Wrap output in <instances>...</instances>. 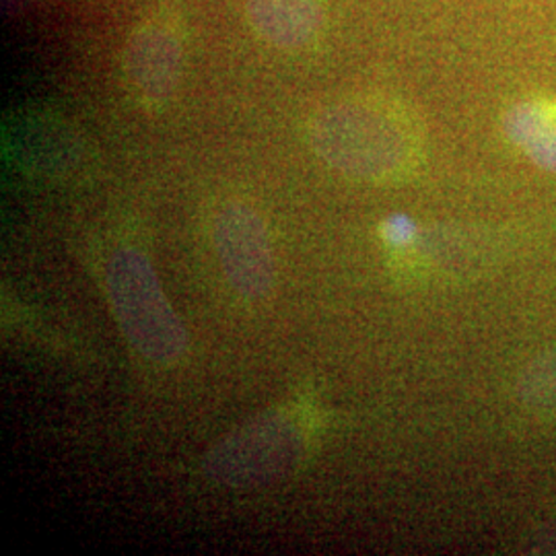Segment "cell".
Here are the masks:
<instances>
[{
  "label": "cell",
  "mask_w": 556,
  "mask_h": 556,
  "mask_svg": "<svg viewBox=\"0 0 556 556\" xmlns=\"http://www.w3.org/2000/svg\"><path fill=\"white\" fill-rule=\"evenodd\" d=\"M223 275L239 298L262 301L277 282V260L264 220L245 202H225L211 223Z\"/></svg>",
  "instance_id": "4"
},
{
  "label": "cell",
  "mask_w": 556,
  "mask_h": 556,
  "mask_svg": "<svg viewBox=\"0 0 556 556\" xmlns=\"http://www.w3.org/2000/svg\"><path fill=\"white\" fill-rule=\"evenodd\" d=\"M248 15L270 43L301 48L324 27V0H248Z\"/></svg>",
  "instance_id": "6"
},
{
  "label": "cell",
  "mask_w": 556,
  "mask_h": 556,
  "mask_svg": "<svg viewBox=\"0 0 556 556\" xmlns=\"http://www.w3.org/2000/svg\"><path fill=\"white\" fill-rule=\"evenodd\" d=\"M184 43L174 20L151 17L128 41L124 71L132 93L144 105L160 108L176 93Z\"/></svg>",
  "instance_id": "5"
},
{
  "label": "cell",
  "mask_w": 556,
  "mask_h": 556,
  "mask_svg": "<svg viewBox=\"0 0 556 556\" xmlns=\"http://www.w3.org/2000/svg\"><path fill=\"white\" fill-rule=\"evenodd\" d=\"M309 418L298 408H275L248 420L206 454L202 470L229 489H258L293 475L309 452Z\"/></svg>",
  "instance_id": "1"
},
{
  "label": "cell",
  "mask_w": 556,
  "mask_h": 556,
  "mask_svg": "<svg viewBox=\"0 0 556 556\" xmlns=\"http://www.w3.org/2000/svg\"><path fill=\"white\" fill-rule=\"evenodd\" d=\"M105 287L122 332L142 357L165 367L184 358L188 332L142 252L118 248L105 264Z\"/></svg>",
  "instance_id": "2"
},
{
  "label": "cell",
  "mask_w": 556,
  "mask_h": 556,
  "mask_svg": "<svg viewBox=\"0 0 556 556\" xmlns=\"http://www.w3.org/2000/svg\"><path fill=\"white\" fill-rule=\"evenodd\" d=\"M511 139L534 160L556 172V110L548 105H519L509 116Z\"/></svg>",
  "instance_id": "7"
},
{
  "label": "cell",
  "mask_w": 556,
  "mask_h": 556,
  "mask_svg": "<svg viewBox=\"0 0 556 556\" xmlns=\"http://www.w3.org/2000/svg\"><path fill=\"white\" fill-rule=\"evenodd\" d=\"M309 142L319 160L355 178H376L390 172L400 157L392 130L358 103L319 108L309 122Z\"/></svg>",
  "instance_id": "3"
},
{
  "label": "cell",
  "mask_w": 556,
  "mask_h": 556,
  "mask_svg": "<svg viewBox=\"0 0 556 556\" xmlns=\"http://www.w3.org/2000/svg\"><path fill=\"white\" fill-rule=\"evenodd\" d=\"M418 236L420 233H418L417 223L406 215H394L381 223V238L390 248H396V250L410 248L413 243H417Z\"/></svg>",
  "instance_id": "8"
}]
</instances>
